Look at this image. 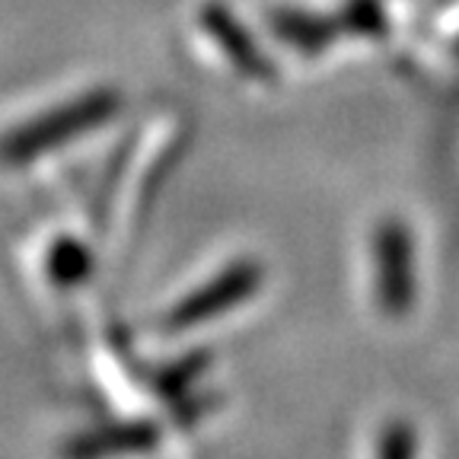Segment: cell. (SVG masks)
<instances>
[{"mask_svg":"<svg viewBox=\"0 0 459 459\" xmlns=\"http://www.w3.org/2000/svg\"><path fill=\"white\" fill-rule=\"evenodd\" d=\"M122 100L112 90H96V93H86L80 100L67 102L61 108H51V112L39 115L36 122L22 125L20 131H13L10 137H4L0 143V153L4 160H29L36 153L48 151V147H57V143L71 141V137H80L86 131L100 128L118 112Z\"/></svg>","mask_w":459,"mask_h":459,"instance_id":"6da1fadb","label":"cell"},{"mask_svg":"<svg viewBox=\"0 0 459 459\" xmlns=\"http://www.w3.org/2000/svg\"><path fill=\"white\" fill-rule=\"evenodd\" d=\"M373 459H418L415 430L402 421L386 424V428L380 430V437H377Z\"/></svg>","mask_w":459,"mask_h":459,"instance_id":"7a4b0ae2","label":"cell"}]
</instances>
